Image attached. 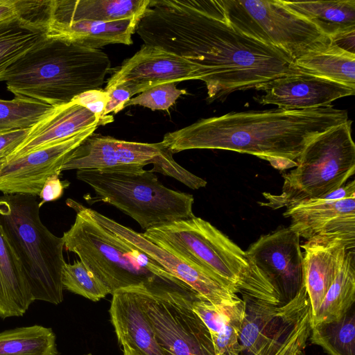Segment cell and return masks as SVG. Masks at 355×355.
I'll return each mask as SVG.
<instances>
[{"mask_svg":"<svg viewBox=\"0 0 355 355\" xmlns=\"http://www.w3.org/2000/svg\"><path fill=\"white\" fill-rule=\"evenodd\" d=\"M135 32L198 66L211 101L303 72L284 51L232 26L219 0H150Z\"/></svg>","mask_w":355,"mask_h":355,"instance_id":"obj_1","label":"cell"},{"mask_svg":"<svg viewBox=\"0 0 355 355\" xmlns=\"http://www.w3.org/2000/svg\"><path fill=\"white\" fill-rule=\"evenodd\" d=\"M348 119L346 110L332 105L230 112L167 132L162 142L173 154L189 149L250 154L282 171L296 166L297 157L313 138Z\"/></svg>","mask_w":355,"mask_h":355,"instance_id":"obj_2","label":"cell"},{"mask_svg":"<svg viewBox=\"0 0 355 355\" xmlns=\"http://www.w3.org/2000/svg\"><path fill=\"white\" fill-rule=\"evenodd\" d=\"M108 55L67 40L45 36L0 78L15 94L53 107L101 89L110 70Z\"/></svg>","mask_w":355,"mask_h":355,"instance_id":"obj_3","label":"cell"},{"mask_svg":"<svg viewBox=\"0 0 355 355\" xmlns=\"http://www.w3.org/2000/svg\"><path fill=\"white\" fill-rule=\"evenodd\" d=\"M76 213L75 222L62 236L64 248L76 254L83 264L110 290V294L130 288H142L164 295H198L161 265L133 245L94 220L83 205L67 199Z\"/></svg>","mask_w":355,"mask_h":355,"instance_id":"obj_4","label":"cell"},{"mask_svg":"<svg viewBox=\"0 0 355 355\" xmlns=\"http://www.w3.org/2000/svg\"><path fill=\"white\" fill-rule=\"evenodd\" d=\"M148 241L213 274L242 298L278 305L280 297L245 252L210 223L197 216L146 230Z\"/></svg>","mask_w":355,"mask_h":355,"instance_id":"obj_5","label":"cell"},{"mask_svg":"<svg viewBox=\"0 0 355 355\" xmlns=\"http://www.w3.org/2000/svg\"><path fill=\"white\" fill-rule=\"evenodd\" d=\"M38 204L33 196L3 194L0 223L21 263L34 300L58 305L63 300L64 243L42 223Z\"/></svg>","mask_w":355,"mask_h":355,"instance_id":"obj_6","label":"cell"},{"mask_svg":"<svg viewBox=\"0 0 355 355\" xmlns=\"http://www.w3.org/2000/svg\"><path fill=\"white\" fill-rule=\"evenodd\" d=\"M76 178L93 189L92 203L112 205L146 230L194 216L193 196L165 187L150 170H79Z\"/></svg>","mask_w":355,"mask_h":355,"instance_id":"obj_7","label":"cell"},{"mask_svg":"<svg viewBox=\"0 0 355 355\" xmlns=\"http://www.w3.org/2000/svg\"><path fill=\"white\" fill-rule=\"evenodd\" d=\"M352 121L313 138L296 160L295 168L283 175L279 194L263 193V207L288 208L303 200L325 196L342 187L355 173V144Z\"/></svg>","mask_w":355,"mask_h":355,"instance_id":"obj_8","label":"cell"},{"mask_svg":"<svg viewBox=\"0 0 355 355\" xmlns=\"http://www.w3.org/2000/svg\"><path fill=\"white\" fill-rule=\"evenodd\" d=\"M228 22L243 34L286 53L294 61L329 46L315 25L280 0H219Z\"/></svg>","mask_w":355,"mask_h":355,"instance_id":"obj_9","label":"cell"},{"mask_svg":"<svg viewBox=\"0 0 355 355\" xmlns=\"http://www.w3.org/2000/svg\"><path fill=\"white\" fill-rule=\"evenodd\" d=\"M242 300L245 317L239 338L241 355H297L304 351L312 319L305 284L286 304Z\"/></svg>","mask_w":355,"mask_h":355,"instance_id":"obj_10","label":"cell"},{"mask_svg":"<svg viewBox=\"0 0 355 355\" xmlns=\"http://www.w3.org/2000/svg\"><path fill=\"white\" fill-rule=\"evenodd\" d=\"M149 164L151 172H158L193 188L198 177L178 164L173 153L162 142L146 144L116 139L94 132L77 147L61 171L67 170H115L143 169Z\"/></svg>","mask_w":355,"mask_h":355,"instance_id":"obj_11","label":"cell"},{"mask_svg":"<svg viewBox=\"0 0 355 355\" xmlns=\"http://www.w3.org/2000/svg\"><path fill=\"white\" fill-rule=\"evenodd\" d=\"M130 289L166 355H216L207 326L192 309L193 302L199 297L181 293L156 295L142 288Z\"/></svg>","mask_w":355,"mask_h":355,"instance_id":"obj_12","label":"cell"},{"mask_svg":"<svg viewBox=\"0 0 355 355\" xmlns=\"http://www.w3.org/2000/svg\"><path fill=\"white\" fill-rule=\"evenodd\" d=\"M83 209L99 225L137 247L169 273L189 286L200 299L219 306H232L242 301L236 293L213 274L189 264L155 245L146 239L142 233H138L84 205Z\"/></svg>","mask_w":355,"mask_h":355,"instance_id":"obj_13","label":"cell"},{"mask_svg":"<svg viewBox=\"0 0 355 355\" xmlns=\"http://www.w3.org/2000/svg\"><path fill=\"white\" fill-rule=\"evenodd\" d=\"M300 237L289 227L261 236L245 251L278 293L281 304L291 301L304 285Z\"/></svg>","mask_w":355,"mask_h":355,"instance_id":"obj_14","label":"cell"},{"mask_svg":"<svg viewBox=\"0 0 355 355\" xmlns=\"http://www.w3.org/2000/svg\"><path fill=\"white\" fill-rule=\"evenodd\" d=\"M98 127L87 128L68 139L5 162L0 166V191L39 196L46 180L61 173L73 150Z\"/></svg>","mask_w":355,"mask_h":355,"instance_id":"obj_15","label":"cell"},{"mask_svg":"<svg viewBox=\"0 0 355 355\" xmlns=\"http://www.w3.org/2000/svg\"><path fill=\"white\" fill-rule=\"evenodd\" d=\"M202 79L199 67L190 61L160 47L144 44L123 61L103 90L107 92L123 85L134 96L162 83Z\"/></svg>","mask_w":355,"mask_h":355,"instance_id":"obj_16","label":"cell"},{"mask_svg":"<svg viewBox=\"0 0 355 355\" xmlns=\"http://www.w3.org/2000/svg\"><path fill=\"white\" fill-rule=\"evenodd\" d=\"M284 216L291 218L289 227L306 240L329 234L355 237V181L325 196L297 202L286 208Z\"/></svg>","mask_w":355,"mask_h":355,"instance_id":"obj_17","label":"cell"},{"mask_svg":"<svg viewBox=\"0 0 355 355\" xmlns=\"http://www.w3.org/2000/svg\"><path fill=\"white\" fill-rule=\"evenodd\" d=\"M255 89L263 92L254 97L259 103L291 110L329 106L335 100L355 93V88L305 72L280 76Z\"/></svg>","mask_w":355,"mask_h":355,"instance_id":"obj_18","label":"cell"},{"mask_svg":"<svg viewBox=\"0 0 355 355\" xmlns=\"http://www.w3.org/2000/svg\"><path fill=\"white\" fill-rule=\"evenodd\" d=\"M354 247L355 237L339 234L316 236L301 245L312 318L333 283L347 250Z\"/></svg>","mask_w":355,"mask_h":355,"instance_id":"obj_19","label":"cell"},{"mask_svg":"<svg viewBox=\"0 0 355 355\" xmlns=\"http://www.w3.org/2000/svg\"><path fill=\"white\" fill-rule=\"evenodd\" d=\"M109 313L120 345L125 343L144 355H166L132 289H123L112 294Z\"/></svg>","mask_w":355,"mask_h":355,"instance_id":"obj_20","label":"cell"},{"mask_svg":"<svg viewBox=\"0 0 355 355\" xmlns=\"http://www.w3.org/2000/svg\"><path fill=\"white\" fill-rule=\"evenodd\" d=\"M100 125H102L100 120L94 114L73 101L55 107L49 114L30 129L25 141L6 161L64 140L87 128Z\"/></svg>","mask_w":355,"mask_h":355,"instance_id":"obj_21","label":"cell"},{"mask_svg":"<svg viewBox=\"0 0 355 355\" xmlns=\"http://www.w3.org/2000/svg\"><path fill=\"white\" fill-rule=\"evenodd\" d=\"M149 2L150 0H53L49 29L84 20L112 22L140 18Z\"/></svg>","mask_w":355,"mask_h":355,"instance_id":"obj_22","label":"cell"},{"mask_svg":"<svg viewBox=\"0 0 355 355\" xmlns=\"http://www.w3.org/2000/svg\"><path fill=\"white\" fill-rule=\"evenodd\" d=\"M34 301L21 263L0 223V317L22 316Z\"/></svg>","mask_w":355,"mask_h":355,"instance_id":"obj_23","label":"cell"},{"mask_svg":"<svg viewBox=\"0 0 355 355\" xmlns=\"http://www.w3.org/2000/svg\"><path fill=\"white\" fill-rule=\"evenodd\" d=\"M192 309L207 326L216 355H241L239 338L245 317L243 300L234 305L219 306L198 298L193 302Z\"/></svg>","mask_w":355,"mask_h":355,"instance_id":"obj_24","label":"cell"},{"mask_svg":"<svg viewBox=\"0 0 355 355\" xmlns=\"http://www.w3.org/2000/svg\"><path fill=\"white\" fill-rule=\"evenodd\" d=\"M140 18L112 22L79 21L51 26L46 36L62 38L92 49L112 44L130 45L132 44V35Z\"/></svg>","mask_w":355,"mask_h":355,"instance_id":"obj_25","label":"cell"},{"mask_svg":"<svg viewBox=\"0 0 355 355\" xmlns=\"http://www.w3.org/2000/svg\"><path fill=\"white\" fill-rule=\"evenodd\" d=\"M280 1L315 25L330 40L340 33L355 31L354 0Z\"/></svg>","mask_w":355,"mask_h":355,"instance_id":"obj_26","label":"cell"},{"mask_svg":"<svg viewBox=\"0 0 355 355\" xmlns=\"http://www.w3.org/2000/svg\"><path fill=\"white\" fill-rule=\"evenodd\" d=\"M355 302V252L348 249L336 276L320 307L311 319V327L321 323L338 320Z\"/></svg>","mask_w":355,"mask_h":355,"instance_id":"obj_27","label":"cell"},{"mask_svg":"<svg viewBox=\"0 0 355 355\" xmlns=\"http://www.w3.org/2000/svg\"><path fill=\"white\" fill-rule=\"evenodd\" d=\"M303 72L355 88V54L334 44L295 60Z\"/></svg>","mask_w":355,"mask_h":355,"instance_id":"obj_28","label":"cell"},{"mask_svg":"<svg viewBox=\"0 0 355 355\" xmlns=\"http://www.w3.org/2000/svg\"><path fill=\"white\" fill-rule=\"evenodd\" d=\"M51 328L32 325L0 333V355H58Z\"/></svg>","mask_w":355,"mask_h":355,"instance_id":"obj_29","label":"cell"},{"mask_svg":"<svg viewBox=\"0 0 355 355\" xmlns=\"http://www.w3.org/2000/svg\"><path fill=\"white\" fill-rule=\"evenodd\" d=\"M309 340L328 355H355L354 308L338 320L312 327Z\"/></svg>","mask_w":355,"mask_h":355,"instance_id":"obj_30","label":"cell"},{"mask_svg":"<svg viewBox=\"0 0 355 355\" xmlns=\"http://www.w3.org/2000/svg\"><path fill=\"white\" fill-rule=\"evenodd\" d=\"M46 35L22 24L15 17L0 21V78Z\"/></svg>","mask_w":355,"mask_h":355,"instance_id":"obj_31","label":"cell"},{"mask_svg":"<svg viewBox=\"0 0 355 355\" xmlns=\"http://www.w3.org/2000/svg\"><path fill=\"white\" fill-rule=\"evenodd\" d=\"M55 107L21 96L12 100L0 99V133L30 129Z\"/></svg>","mask_w":355,"mask_h":355,"instance_id":"obj_32","label":"cell"},{"mask_svg":"<svg viewBox=\"0 0 355 355\" xmlns=\"http://www.w3.org/2000/svg\"><path fill=\"white\" fill-rule=\"evenodd\" d=\"M62 282L64 289L94 302L110 294L108 288L81 261L77 260L72 264L64 263Z\"/></svg>","mask_w":355,"mask_h":355,"instance_id":"obj_33","label":"cell"},{"mask_svg":"<svg viewBox=\"0 0 355 355\" xmlns=\"http://www.w3.org/2000/svg\"><path fill=\"white\" fill-rule=\"evenodd\" d=\"M15 17L24 26L46 35L53 0H10Z\"/></svg>","mask_w":355,"mask_h":355,"instance_id":"obj_34","label":"cell"},{"mask_svg":"<svg viewBox=\"0 0 355 355\" xmlns=\"http://www.w3.org/2000/svg\"><path fill=\"white\" fill-rule=\"evenodd\" d=\"M175 83H162L148 89L131 98L125 107L141 105L152 110L168 111L180 96L187 93L184 89H178Z\"/></svg>","mask_w":355,"mask_h":355,"instance_id":"obj_35","label":"cell"},{"mask_svg":"<svg viewBox=\"0 0 355 355\" xmlns=\"http://www.w3.org/2000/svg\"><path fill=\"white\" fill-rule=\"evenodd\" d=\"M108 100L109 94L101 89L85 92L73 101L87 109L100 120L102 125H105L114 120L112 116H103Z\"/></svg>","mask_w":355,"mask_h":355,"instance_id":"obj_36","label":"cell"},{"mask_svg":"<svg viewBox=\"0 0 355 355\" xmlns=\"http://www.w3.org/2000/svg\"><path fill=\"white\" fill-rule=\"evenodd\" d=\"M30 129L15 130L0 133V165L4 163L25 141Z\"/></svg>","mask_w":355,"mask_h":355,"instance_id":"obj_37","label":"cell"},{"mask_svg":"<svg viewBox=\"0 0 355 355\" xmlns=\"http://www.w3.org/2000/svg\"><path fill=\"white\" fill-rule=\"evenodd\" d=\"M59 175H53L45 182L39 195L42 199L38 204L40 207L45 202L60 198L63 194L64 189L69 184L67 181H61Z\"/></svg>","mask_w":355,"mask_h":355,"instance_id":"obj_38","label":"cell"},{"mask_svg":"<svg viewBox=\"0 0 355 355\" xmlns=\"http://www.w3.org/2000/svg\"><path fill=\"white\" fill-rule=\"evenodd\" d=\"M107 93L109 100L103 113L105 117L110 113L116 114L122 110L132 96L128 89L123 85H119Z\"/></svg>","mask_w":355,"mask_h":355,"instance_id":"obj_39","label":"cell"},{"mask_svg":"<svg viewBox=\"0 0 355 355\" xmlns=\"http://www.w3.org/2000/svg\"><path fill=\"white\" fill-rule=\"evenodd\" d=\"M354 35L355 31L340 33L331 39L332 44L338 47L354 53Z\"/></svg>","mask_w":355,"mask_h":355,"instance_id":"obj_40","label":"cell"},{"mask_svg":"<svg viewBox=\"0 0 355 355\" xmlns=\"http://www.w3.org/2000/svg\"><path fill=\"white\" fill-rule=\"evenodd\" d=\"M15 17L10 0H0V21Z\"/></svg>","mask_w":355,"mask_h":355,"instance_id":"obj_41","label":"cell"},{"mask_svg":"<svg viewBox=\"0 0 355 355\" xmlns=\"http://www.w3.org/2000/svg\"><path fill=\"white\" fill-rule=\"evenodd\" d=\"M123 351V355H144L138 350L132 348L127 343H124L121 345Z\"/></svg>","mask_w":355,"mask_h":355,"instance_id":"obj_42","label":"cell"},{"mask_svg":"<svg viewBox=\"0 0 355 355\" xmlns=\"http://www.w3.org/2000/svg\"><path fill=\"white\" fill-rule=\"evenodd\" d=\"M297 355H306V354H305L304 352L302 351V352H300L299 354H297Z\"/></svg>","mask_w":355,"mask_h":355,"instance_id":"obj_43","label":"cell"},{"mask_svg":"<svg viewBox=\"0 0 355 355\" xmlns=\"http://www.w3.org/2000/svg\"><path fill=\"white\" fill-rule=\"evenodd\" d=\"M83 355H92L91 353H88V354H83Z\"/></svg>","mask_w":355,"mask_h":355,"instance_id":"obj_44","label":"cell"}]
</instances>
